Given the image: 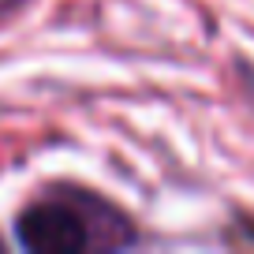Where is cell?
Returning a JSON list of instances; mask_svg holds the SVG:
<instances>
[{
	"mask_svg": "<svg viewBox=\"0 0 254 254\" xmlns=\"http://www.w3.org/2000/svg\"><path fill=\"white\" fill-rule=\"evenodd\" d=\"M15 236L26 251L38 254H82L120 247L131 239V232L94 198H45L19 217Z\"/></svg>",
	"mask_w": 254,
	"mask_h": 254,
	"instance_id": "1",
	"label": "cell"
}]
</instances>
